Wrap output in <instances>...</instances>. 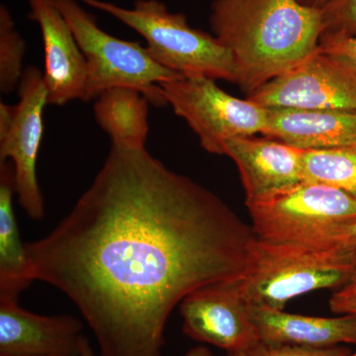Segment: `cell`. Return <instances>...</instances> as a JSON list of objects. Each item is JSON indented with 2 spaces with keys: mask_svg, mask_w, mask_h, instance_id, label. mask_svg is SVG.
I'll return each instance as SVG.
<instances>
[{
  "mask_svg": "<svg viewBox=\"0 0 356 356\" xmlns=\"http://www.w3.org/2000/svg\"><path fill=\"white\" fill-rule=\"evenodd\" d=\"M254 238L216 194L146 147L112 146L67 217L26 248L35 280L69 297L100 356H161L173 309L242 277Z\"/></svg>",
  "mask_w": 356,
  "mask_h": 356,
  "instance_id": "obj_1",
  "label": "cell"
},
{
  "mask_svg": "<svg viewBox=\"0 0 356 356\" xmlns=\"http://www.w3.org/2000/svg\"><path fill=\"white\" fill-rule=\"evenodd\" d=\"M210 26L248 95L317 51L323 33L321 9L298 0H214Z\"/></svg>",
  "mask_w": 356,
  "mask_h": 356,
  "instance_id": "obj_2",
  "label": "cell"
},
{
  "mask_svg": "<svg viewBox=\"0 0 356 356\" xmlns=\"http://www.w3.org/2000/svg\"><path fill=\"white\" fill-rule=\"evenodd\" d=\"M257 240L329 250L356 222V198L324 184L302 181L248 203Z\"/></svg>",
  "mask_w": 356,
  "mask_h": 356,
  "instance_id": "obj_3",
  "label": "cell"
},
{
  "mask_svg": "<svg viewBox=\"0 0 356 356\" xmlns=\"http://www.w3.org/2000/svg\"><path fill=\"white\" fill-rule=\"evenodd\" d=\"M132 28L147 42L159 65L181 76H205L236 83L231 51L214 35L191 27L186 16L170 13L159 0H137L124 8L102 0H79Z\"/></svg>",
  "mask_w": 356,
  "mask_h": 356,
  "instance_id": "obj_4",
  "label": "cell"
},
{
  "mask_svg": "<svg viewBox=\"0 0 356 356\" xmlns=\"http://www.w3.org/2000/svg\"><path fill=\"white\" fill-rule=\"evenodd\" d=\"M355 271L332 248L317 250L254 238L247 270L234 284L248 306L284 310L295 297L343 286Z\"/></svg>",
  "mask_w": 356,
  "mask_h": 356,
  "instance_id": "obj_5",
  "label": "cell"
},
{
  "mask_svg": "<svg viewBox=\"0 0 356 356\" xmlns=\"http://www.w3.org/2000/svg\"><path fill=\"white\" fill-rule=\"evenodd\" d=\"M64 16L76 37L88 65V88L84 102L114 88L136 89L151 104L165 106L161 83L182 77L166 69L138 42L112 36L97 24L76 0H51Z\"/></svg>",
  "mask_w": 356,
  "mask_h": 356,
  "instance_id": "obj_6",
  "label": "cell"
},
{
  "mask_svg": "<svg viewBox=\"0 0 356 356\" xmlns=\"http://www.w3.org/2000/svg\"><path fill=\"white\" fill-rule=\"evenodd\" d=\"M161 88L166 105L188 124L208 153L224 156L228 140L262 134L266 127V108L225 92L215 79L182 76Z\"/></svg>",
  "mask_w": 356,
  "mask_h": 356,
  "instance_id": "obj_7",
  "label": "cell"
},
{
  "mask_svg": "<svg viewBox=\"0 0 356 356\" xmlns=\"http://www.w3.org/2000/svg\"><path fill=\"white\" fill-rule=\"evenodd\" d=\"M264 108L356 111V67L318 50L248 95Z\"/></svg>",
  "mask_w": 356,
  "mask_h": 356,
  "instance_id": "obj_8",
  "label": "cell"
},
{
  "mask_svg": "<svg viewBox=\"0 0 356 356\" xmlns=\"http://www.w3.org/2000/svg\"><path fill=\"white\" fill-rule=\"evenodd\" d=\"M17 89L19 99L14 105L13 122L0 132V163L10 159L20 206L28 217L40 221L44 216V203L37 161L44 137V110L48 105L43 72L36 67H27Z\"/></svg>",
  "mask_w": 356,
  "mask_h": 356,
  "instance_id": "obj_9",
  "label": "cell"
},
{
  "mask_svg": "<svg viewBox=\"0 0 356 356\" xmlns=\"http://www.w3.org/2000/svg\"><path fill=\"white\" fill-rule=\"evenodd\" d=\"M234 281L214 283L187 295L179 304L182 331L194 341L229 353H248L261 341L250 306Z\"/></svg>",
  "mask_w": 356,
  "mask_h": 356,
  "instance_id": "obj_10",
  "label": "cell"
},
{
  "mask_svg": "<svg viewBox=\"0 0 356 356\" xmlns=\"http://www.w3.org/2000/svg\"><path fill=\"white\" fill-rule=\"evenodd\" d=\"M28 17L39 25L43 40L48 104L63 106L76 99L83 102L88 65L72 28L51 0H28Z\"/></svg>",
  "mask_w": 356,
  "mask_h": 356,
  "instance_id": "obj_11",
  "label": "cell"
},
{
  "mask_svg": "<svg viewBox=\"0 0 356 356\" xmlns=\"http://www.w3.org/2000/svg\"><path fill=\"white\" fill-rule=\"evenodd\" d=\"M83 324L70 315L42 316L0 299V355H81Z\"/></svg>",
  "mask_w": 356,
  "mask_h": 356,
  "instance_id": "obj_12",
  "label": "cell"
},
{
  "mask_svg": "<svg viewBox=\"0 0 356 356\" xmlns=\"http://www.w3.org/2000/svg\"><path fill=\"white\" fill-rule=\"evenodd\" d=\"M304 149L270 138L242 137L225 144L224 156L238 166L245 204L261 200L303 181Z\"/></svg>",
  "mask_w": 356,
  "mask_h": 356,
  "instance_id": "obj_13",
  "label": "cell"
},
{
  "mask_svg": "<svg viewBox=\"0 0 356 356\" xmlns=\"http://www.w3.org/2000/svg\"><path fill=\"white\" fill-rule=\"evenodd\" d=\"M264 136L304 151L356 146V111L266 108Z\"/></svg>",
  "mask_w": 356,
  "mask_h": 356,
  "instance_id": "obj_14",
  "label": "cell"
},
{
  "mask_svg": "<svg viewBox=\"0 0 356 356\" xmlns=\"http://www.w3.org/2000/svg\"><path fill=\"white\" fill-rule=\"evenodd\" d=\"M250 312L262 343L310 348L356 344V316L311 317L252 306Z\"/></svg>",
  "mask_w": 356,
  "mask_h": 356,
  "instance_id": "obj_15",
  "label": "cell"
},
{
  "mask_svg": "<svg viewBox=\"0 0 356 356\" xmlns=\"http://www.w3.org/2000/svg\"><path fill=\"white\" fill-rule=\"evenodd\" d=\"M15 172L11 161L0 163V299L18 301L35 280L31 259L22 243L14 213Z\"/></svg>",
  "mask_w": 356,
  "mask_h": 356,
  "instance_id": "obj_16",
  "label": "cell"
},
{
  "mask_svg": "<svg viewBox=\"0 0 356 356\" xmlns=\"http://www.w3.org/2000/svg\"><path fill=\"white\" fill-rule=\"evenodd\" d=\"M149 104L146 96L136 89L114 88L95 98L93 112L112 146L140 149L146 147L149 136Z\"/></svg>",
  "mask_w": 356,
  "mask_h": 356,
  "instance_id": "obj_17",
  "label": "cell"
},
{
  "mask_svg": "<svg viewBox=\"0 0 356 356\" xmlns=\"http://www.w3.org/2000/svg\"><path fill=\"white\" fill-rule=\"evenodd\" d=\"M303 181L324 184L356 198V146L304 151Z\"/></svg>",
  "mask_w": 356,
  "mask_h": 356,
  "instance_id": "obj_18",
  "label": "cell"
},
{
  "mask_svg": "<svg viewBox=\"0 0 356 356\" xmlns=\"http://www.w3.org/2000/svg\"><path fill=\"white\" fill-rule=\"evenodd\" d=\"M26 44L13 15L6 6H0V91L9 95L18 88L24 70Z\"/></svg>",
  "mask_w": 356,
  "mask_h": 356,
  "instance_id": "obj_19",
  "label": "cell"
},
{
  "mask_svg": "<svg viewBox=\"0 0 356 356\" xmlns=\"http://www.w3.org/2000/svg\"><path fill=\"white\" fill-rule=\"evenodd\" d=\"M321 17L322 36L356 37V0H327Z\"/></svg>",
  "mask_w": 356,
  "mask_h": 356,
  "instance_id": "obj_20",
  "label": "cell"
},
{
  "mask_svg": "<svg viewBox=\"0 0 356 356\" xmlns=\"http://www.w3.org/2000/svg\"><path fill=\"white\" fill-rule=\"evenodd\" d=\"M353 351L343 346L327 348H310V346H291V344L266 343L259 341L248 356H351Z\"/></svg>",
  "mask_w": 356,
  "mask_h": 356,
  "instance_id": "obj_21",
  "label": "cell"
},
{
  "mask_svg": "<svg viewBox=\"0 0 356 356\" xmlns=\"http://www.w3.org/2000/svg\"><path fill=\"white\" fill-rule=\"evenodd\" d=\"M329 305L337 315L356 316V270L350 280L332 295Z\"/></svg>",
  "mask_w": 356,
  "mask_h": 356,
  "instance_id": "obj_22",
  "label": "cell"
},
{
  "mask_svg": "<svg viewBox=\"0 0 356 356\" xmlns=\"http://www.w3.org/2000/svg\"><path fill=\"white\" fill-rule=\"evenodd\" d=\"M318 48L325 53L343 58L356 67V37L322 36Z\"/></svg>",
  "mask_w": 356,
  "mask_h": 356,
  "instance_id": "obj_23",
  "label": "cell"
},
{
  "mask_svg": "<svg viewBox=\"0 0 356 356\" xmlns=\"http://www.w3.org/2000/svg\"><path fill=\"white\" fill-rule=\"evenodd\" d=\"M332 248L344 264L356 270V222L344 229Z\"/></svg>",
  "mask_w": 356,
  "mask_h": 356,
  "instance_id": "obj_24",
  "label": "cell"
},
{
  "mask_svg": "<svg viewBox=\"0 0 356 356\" xmlns=\"http://www.w3.org/2000/svg\"><path fill=\"white\" fill-rule=\"evenodd\" d=\"M184 356H213L210 350L205 346H196L187 351ZM228 356H248V353H229Z\"/></svg>",
  "mask_w": 356,
  "mask_h": 356,
  "instance_id": "obj_25",
  "label": "cell"
},
{
  "mask_svg": "<svg viewBox=\"0 0 356 356\" xmlns=\"http://www.w3.org/2000/svg\"><path fill=\"white\" fill-rule=\"evenodd\" d=\"M79 356H100L97 355L95 353V351L93 350L92 346H91L90 341L88 337L84 339L83 346H81V355Z\"/></svg>",
  "mask_w": 356,
  "mask_h": 356,
  "instance_id": "obj_26",
  "label": "cell"
},
{
  "mask_svg": "<svg viewBox=\"0 0 356 356\" xmlns=\"http://www.w3.org/2000/svg\"><path fill=\"white\" fill-rule=\"evenodd\" d=\"M298 1L304 6L321 9L327 3V0H298Z\"/></svg>",
  "mask_w": 356,
  "mask_h": 356,
  "instance_id": "obj_27",
  "label": "cell"
},
{
  "mask_svg": "<svg viewBox=\"0 0 356 356\" xmlns=\"http://www.w3.org/2000/svg\"><path fill=\"white\" fill-rule=\"evenodd\" d=\"M0 356H4V355H0ZM26 356H63V355H26Z\"/></svg>",
  "mask_w": 356,
  "mask_h": 356,
  "instance_id": "obj_28",
  "label": "cell"
},
{
  "mask_svg": "<svg viewBox=\"0 0 356 356\" xmlns=\"http://www.w3.org/2000/svg\"><path fill=\"white\" fill-rule=\"evenodd\" d=\"M351 356H356V350L355 351V353H353V355Z\"/></svg>",
  "mask_w": 356,
  "mask_h": 356,
  "instance_id": "obj_29",
  "label": "cell"
}]
</instances>
